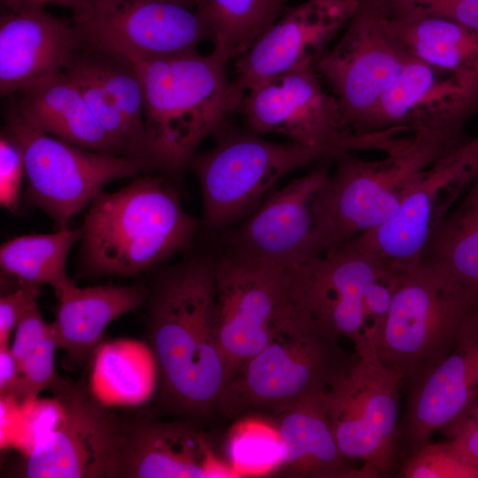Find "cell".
I'll list each match as a JSON object with an SVG mask.
<instances>
[{"label": "cell", "instance_id": "5bb4252c", "mask_svg": "<svg viewBox=\"0 0 478 478\" xmlns=\"http://www.w3.org/2000/svg\"><path fill=\"white\" fill-rule=\"evenodd\" d=\"M75 22L85 44L130 63L197 50L212 41L203 14L181 0H88Z\"/></svg>", "mask_w": 478, "mask_h": 478}, {"label": "cell", "instance_id": "d4e9b609", "mask_svg": "<svg viewBox=\"0 0 478 478\" xmlns=\"http://www.w3.org/2000/svg\"><path fill=\"white\" fill-rule=\"evenodd\" d=\"M9 98L27 120L46 133L87 150L122 156L64 71Z\"/></svg>", "mask_w": 478, "mask_h": 478}, {"label": "cell", "instance_id": "f546056e", "mask_svg": "<svg viewBox=\"0 0 478 478\" xmlns=\"http://www.w3.org/2000/svg\"><path fill=\"white\" fill-rule=\"evenodd\" d=\"M283 7L279 0H200L197 10L209 24L213 48L235 59L279 18Z\"/></svg>", "mask_w": 478, "mask_h": 478}, {"label": "cell", "instance_id": "7c38bea8", "mask_svg": "<svg viewBox=\"0 0 478 478\" xmlns=\"http://www.w3.org/2000/svg\"><path fill=\"white\" fill-rule=\"evenodd\" d=\"M50 392L47 431L20 460L15 476L116 478L125 422L69 379Z\"/></svg>", "mask_w": 478, "mask_h": 478}, {"label": "cell", "instance_id": "2e32d148", "mask_svg": "<svg viewBox=\"0 0 478 478\" xmlns=\"http://www.w3.org/2000/svg\"><path fill=\"white\" fill-rule=\"evenodd\" d=\"M321 81L315 64H304L253 87L235 111L256 134H279L291 143L333 154L343 150L351 132L335 97Z\"/></svg>", "mask_w": 478, "mask_h": 478}, {"label": "cell", "instance_id": "4fadbf2b", "mask_svg": "<svg viewBox=\"0 0 478 478\" xmlns=\"http://www.w3.org/2000/svg\"><path fill=\"white\" fill-rule=\"evenodd\" d=\"M410 57L389 30L377 4L359 0L338 42L315 63L339 104L349 132L358 133Z\"/></svg>", "mask_w": 478, "mask_h": 478}, {"label": "cell", "instance_id": "d6a6232c", "mask_svg": "<svg viewBox=\"0 0 478 478\" xmlns=\"http://www.w3.org/2000/svg\"><path fill=\"white\" fill-rule=\"evenodd\" d=\"M58 349L51 331L33 352L19 363V381L14 400L30 402L42 390L51 391L62 382L64 378L58 374L55 365V352Z\"/></svg>", "mask_w": 478, "mask_h": 478}, {"label": "cell", "instance_id": "f1b7e54d", "mask_svg": "<svg viewBox=\"0 0 478 478\" xmlns=\"http://www.w3.org/2000/svg\"><path fill=\"white\" fill-rule=\"evenodd\" d=\"M82 237V227L56 233L27 235L5 242L0 249L1 269L21 285H50L53 290L69 279L68 254Z\"/></svg>", "mask_w": 478, "mask_h": 478}, {"label": "cell", "instance_id": "8d00e7d4", "mask_svg": "<svg viewBox=\"0 0 478 478\" xmlns=\"http://www.w3.org/2000/svg\"><path fill=\"white\" fill-rule=\"evenodd\" d=\"M39 286L22 285L0 298V345L10 344L11 334L21 317L37 305Z\"/></svg>", "mask_w": 478, "mask_h": 478}, {"label": "cell", "instance_id": "836d02e7", "mask_svg": "<svg viewBox=\"0 0 478 478\" xmlns=\"http://www.w3.org/2000/svg\"><path fill=\"white\" fill-rule=\"evenodd\" d=\"M391 16L444 19L478 32V0H373Z\"/></svg>", "mask_w": 478, "mask_h": 478}, {"label": "cell", "instance_id": "7a4b0ae2", "mask_svg": "<svg viewBox=\"0 0 478 478\" xmlns=\"http://www.w3.org/2000/svg\"><path fill=\"white\" fill-rule=\"evenodd\" d=\"M464 141L459 129L422 125L379 160L334 152L335 169L313 201L315 257L388 221L415 176Z\"/></svg>", "mask_w": 478, "mask_h": 478}, {"label": "cell", "instance_id": "74e56055", "mask_svg": "<svg viewBox=\"0 0 478 478\" xmlns=\"http://www.w3.org/2000/svg\"><path fill=\"white\" fill-rule=\"evenodd\" d=\"M443 432L470 459L478 463V397Z\"/></svg>", "mask_w": 478, "mask_h": 478}, {"label": "cell", "instance_id": "8fae6325", "mask_svg": "<svg viewBox=\"0 0 478 478\" xmlns=\"http://www.w3.org/2000/svg\"><path fill=\"white\" fill-rule=\"evenodd\" d=\"M214 262L216 338L228 381L269 343L298 304L288 268L228 249Z\"/></svg>", "mask_w": 478, "mask_h": 478}, {"label": "cell", "instance_id": "ffe728a7", "mask_svg": "<svg viewBox=\"0 0 478 478\" xmlns=\"http://www.w3.org/2000/svg\"><path fill=\"white\" fill-rule=\"evenodd\" d=\"M478 112L470 96L450 74L411 54L357 135L414 129L422 125L463 127Z\"/></svg>", "mask_w": 478, "mask_h": 478}, {"label": "cell", "instance_id": "277c9868", "mask_svg": "<svg viewBox=\"0 0 478 478\" xmlns=\"http://www.w3.org/2000/svg\"><path fill=\"white\" fill-rule=\"evenodd\" d=\"M81 258L96 275L135 276L184 250L198 222L161 178L142 176L114 192L101 191L89 204Z\"/></svg>", "mask_w": 478, "mask_h": 478}, {"label": "cell", "instance_id": "603a6c76", "mask_svg": "<svg viewBox=\"0 0 478 478\" xmlns=\"http://www.w3.org/2000/svg\"><path fill=\"white\" fill-rule=\"evenodd\" d=\"M58 299L52 331L65 362L81 366L90 358L107 326L139 307L148 296L142 285L80 288L68 279L54 290Z\"/></svg>", "mask_w": 478, "mask_h": 478}, {"label": "cell", "instance_id": "44dd1931", "mask_svg": "<svg viewBox=\"0 0 478 478\" xmlns=\"http://www.w3.org/2000/svg\"><path fill=\"white\" fill-rule=\"evenodd\" d=\"M84 44L73 19L58 18L45 6L2 10L0 94L10 97L34 83L63 72Z\"/></svg>", "mask_w": 478, "mask_h": 478}, {"label": "cell", "instance_id": "9a60e30c", "mask_svg": "<svg viewBox=\"0 0 478 478\" xmlns=\"http://www.w3.org/2000/svg\"><path fill=\"white\" fill-rule=\"evenodd\" d=\"M477 173L478 135L419 173L396 213L382 226L350 242L395 267L420 261L432 228Z\"/></svg>", "mask_w": 478, "mask_h": 478}, {"label": "cell", "instance_id": "ab89813d", "mask_svg": "<svg viewBox=\"0 0 478 478\" xmlns=\"http://www.w3.org/2000/svg\"><path fill=\"white\" fill-rule=\"evenodd\" d=\"M19 381V362L10 344L0 345V396L14 397Z\"/></svg>", "mask_w": 478, "mask_h": 478}, {"label": "cell", "instance_id": "e575fe53", "mask_svg": "<svg viewBox=\"0 0 478 478\" xmlns=\"http://www.w3.org/2000/svg\"><path fill=\"white\" fill-rule=\"evenodd\" d=\"M25 165L16 143L2 132L0 137V204L14 212L18 208Z\"/></svg>", "mask_w": 478, "mask_h": 478}, {"label": "cell", "instance_id": "d6986e66", "mask_svg": "<svg viewBox=\"0 0 478 478\" xmlns=\"http://www.w3.org/2000/svg\"><path fill=\"white\" fill-rule=\"evenodd\" d=\"M330 174L328 160L272 190L227 237V249L290 268L315 258V196Z\"/></svg>", "mask_w": 478, "mask_h": 478}, {"label": "cell", "instance_id": "3957f363", "mask_svg": "<svg viewBox=\"0 0 478 478\" xmlns=\"http://www.w3.org/2000/svg\"><path fill=\"white\" fill-rule=\"evenodd\" d=\"M229 60L213 48L209 54L195 50L132 63L143 94V168L180 173L225 122Z\"/></svg>", "mask_w": 478, "mask_h": 478}, {"label": "cell", "instance_id": "83f0119b", "mask_svg": "<svg viewBox=\"0 0 478 478\" xmlns=\"http://www.w3.org/2000/svg\"><path fill=\"white\" fill-rule=\"evenodd\" d=\"M421 258L439 262L478 293V173L461 202L432 228Z\"/></svg>", "mask_w": 478, "mask_h": 478}, {"label": "cell", "instance_id": "9c48e42d", "mask_svg": "<svg viewBox=\"0 0 478 478\" xmlns=\"http://www.w3.org/2000/svg\"><path fill=\"white\" fill-rule=\"evenodd\" d=\"M19 147L27 177L26 199L47 213L59 229L91 204L108 183L136 175L135 158L87 150L42 130L13 102L2 131Z\"/></svg>", "mask_w": 478, "mask_h": 478}, {"label": "cell", "instance_id": "52a82bcc", "mask_svg": "<svg viewBox=\"0 0 478 478\" xmlns=\"http://www.w3.org/2000/svg\"><path fill=\"white\" fill-rule=\"evenodd\" d=\"M288 269L301 307L354 351L375 348L399 268L347 242Z\"/></svg>", "mask_w": 478, "mask_h": 478}, {"label": "cell", "instance_id": "4316f807", "mask_svg": "<svg viewBox=\"0 0 478 478\" xmlns=\"http://www.w3.org/2000/svg\"><path fill=\"white\" fill-rule=\"evenodd\" d=\"M156 357L146 341L101 342L90 357L88 389L107 407H133L150 400L158 388Z\"/></svg>", "mask_w": 478, "mask_h": 478}, {"label": "cell", "instance_id": "ba28073f", "mask_svg": "<svg viewBox=\"0 0 478 478\" xmlns=\"http://www.w3.org/2000/svg\"><path fill=\"white\" fill-rule=\"evenodd\" d=\"M225 124L215 132V145L190 163L201 188L203 223L211 230L247 218L285 175L332 155L291 142H269Z\"/></svg>", "mask_w": 478, "mask_h": 478}, {"label": "cell", "instance_id": "6da1fadb", "mask_svg": "<svg viewBox=\"0 0 478 478\" xmlns=\"http://www.w3.org/2000/svg\"><path fill=\"white\" fill-rule=\"evenodd\" d=\"M149 297L147 342L161 403L191 418L216 411L227 374L216 338L214 259L194 258L167 269Z\"/></svg>", "mask_w": 478, "mask_h": 478}, {"label": "cell", "instance_id": "cb8c5ba5", "mask_svg": "<svg viewBox=\"0 0 478 478\" xmlns=\"http://www.w3.org/2000/svg\"><path fill=\"white\" fill-rule=\"evenodd\" d=\"M275 416L285 443L281 469L285 474L303 478H371L339 449L326 393L301 400Z\"/></svg>", "mask_w": 478, "mask_h": 478}, {"label": "cell", "instance_id": "60d3db41", "mask_svg": "<svg viewBox=\"0 0 478 478\" xmlns=\"http://www.w3.org/2000/svg\"><path fill=\"white\" fill-rule=\"evenodd\" d=\"M181 1L184 2L185 4L189 5L190 7L196 8V9H197V6H198V4L200 3V0H181Z\"/></svg>", "mask_w": 478, "mask_h": 478}, {"label": "cell", "instance_id": "ac0fdd59", "mask_svg": "<svg viewBox=\"0 0 478 478\" xmlns=\"http://www.w3.org/2000/svg\"><path fill=\"white\" fill-rule=\"evenodd\" d=\"M404 389L405 406L397 439L399 465L478 397V304L450 351Z\"/></svg>", "mask_w": 478, "mask_h": 478}, {"label": "cell", "instance_id": "30bf717a", "mask_svg": "<svg viewBox=\"0 0 478 478\" xmlns=\"http://www.w3.org/2000/svg\"><path fill=\"white\" fill-rule=\"evenodd\" d=\"M402 377L375 348L354 351L326 392L328 415L342 453L371 478L397 474Z\"/></svg>", "mask_w": 478, "mask_h": 478}, {"label": "cell", "instance_id": "d590c367", "mask_svg": "<svg viewBox=\"0 0 478 478\" xmlns=\"http://www.w3.org/2000/svg\"><path fill=\"white\" fill-rule=\"evenodd\" d=\"M52 331L51 323L42 318L37 305L29 309L14 328L11 351L17 361L21 362L33 352Z\"/></svg>", "mask_w": 478, "mask_h": 478}, {"label": "cell", "instance_id": "4dcf8cb0", "mask_svg": "<svg viewBox=\"0 0 478 478\" xmlns=\"http://www.w3.org/2000/svg\"><path fill=\"white\" fill-rule=\"evenodd\" d=\"M226 451L236 477H261L281 471L286 450L275 422L251 416L232 426Z\"/></svg>", "mask_w": 478, "mask_h": 478}, {"label": "cell", "instance_id": "5b68a950", "mask_svg": "<svg viewBox=\"0 0 478 478\" xmlns=\"http://www.w3.org/2000/svg\"><path fill=\"white\" fill-rule=\"evenodd\" d=\"M339 339L298 305L269 343L228 379L217 411L229 417L253 411L275 415L326 393L353 356Z\"/></svg>", "mask_w": 478, "mask_h": 478}, {"label": "cell", "instance_id": "e0dca14e", "mask_svg": "<svg viewBox=\"0 0 478 478\" xmlns=\"http://www.w3.org/2000/svg\"><path fill=\"white\" fill-rule=\"evenodd\" d=\"M358 6L359 0H306L288 8L235 59L229 112L258 83L304 64H315Z\"/></svg>", "mask_w": 478, "mask_h": 478}, {"label": "cell", "instance_id": "1f68e13d", "mask_svg": "<svg viewBox=\"0 0 478 478\" xmlns=\"http://www.w3.org/2000/svg\"><path fill=\"white\" fill-rule=\"evenodd\" d=\"M401 478H478V463L453 441L428 442L400 462Z\"/></svg>", "mask_w": 478, "mask_h": 478}, {"label": "cell", "instance_id": "b9f144b4", "mask_svg": "<svg viewBox=\"0 0 478 478\" xmlns=\"http://www.w3.org/2000/svg\"><path fill=\"white\" fill-rule=\"evenodd\" d=\"M280 3L284 6L285 3L288 1V0H279Z\"/></svg>", "mask_w": 478, "mask_h": 478}, {"label": "cell", "instance_id": "8992f818", "mask_svg": "<svg viewBox=\"0 0 478 478\" xmlns=\"http://www.w3.org/2000/svg\"><path fill=\"white\" fill-rule=\"evenodd\" d=\"M477 304L478 293L439 262L421 258L399 268L375 349L403 388L450 351Z\"/></svg>", "mask_w": 478, "mask_h": 478}, {"label": "cell", "instance_id": "484cf974", "mask_svg": "<svg viewBox=\"0 0 478 478\" xmlns=\"http://www.w3.org/2000/svg\"><path fill=\"white\" fill-rule=\"evenodd\" d=\"M383 14L389 30L412 56L451 75L478 98V32L440 18Z\"/></svg>", "mask_w": 478, "mask_h": 478}, {"label": "cell", "instance_id": "f35d334b", "mask_svg": "<svg viewBox=\"0 0 478 478\" xmlns=\"http://www.w3.org/2000/svg\"><path fill=\"white\" fill-rule=\"evenodd\" d=\"M4 9L17 12L25 9L45 6L48 4L68 8L72 12V19L81 22L86 19L90 12L88 0H1Z\"/></svg>", "mask_w": 478, "mask_h": 478}, {"label": "cell", "instance_id": "7402d4cb", "mask_svg": "<svg viewBox=\"0 0 478 478\" xmlns=\"http://www.w3.org/2000/svg\"><path fill=\"white\" fill-rule=\"evenodd\" d=\"M117 478L236 477L189 421L125 422Z\"/></svg>", "mask_w": 478, "mask_h": 478}]
</instances>
